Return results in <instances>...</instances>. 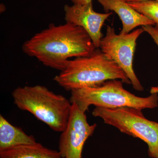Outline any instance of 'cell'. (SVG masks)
<instances>
[{
  "mask_svg": "<svg viewBox=\"0 0 158 158\" xmlns=\"http://www.w3.org/2000/svg\"><path fill=\"white\" fill-rule=\"evenodd\" d=\"M97 49L83 28L66 23L48 27L34 35L22 46L23 52L44 65L62 71L71 58L88 56Z\"/></svg>",
  "mask_w": 158,
  "mask_h": 158,
  "instance_id": "1",
  "label": "cell"
},
{
  "mask_svg": "<svg viewBox=\"0 0 158 158\" xmlns=\"http://www.w3.org/2000/svg\"><path fill=\"white\" fill-rule=\"evenodd\" d=\"M54 80L65 90L71 91L95 87L110 80H120L127 85L131 84L123 70L100 48L88 56L69 60Z\"/></svg>",
  "mask_w": 158,
  "mask_h": 158,
  "instance_id": "2",
  "label": "cell"
},
{
  "mask_svg": "<svg viewBox=\"0 0 158 158\" xmlns=\"http://www.w3.org/2000/svg\"><path fill=\"white\" fill-rule=\"evenodd\" d=\"M12 96L19 109L30 112L55 131L62 132L67 126L72 104L62 95L37 85L16 88Z\"/></svg>",
  "mask_w": 158,
  "mask_h": 158,
  "instance_id": "3",
  "label": "cell"
},
{
  "mask_svg": "<svg viewBox=\"0 0 158 158\" xmlns=\"http://www.w3.org/2000/svg\"><path fill=\"white\" fill-rule=\"evenodd\" d=\"M70 101L85 113L91 105L108 109L131 107L143 110L158 107V94L139 97L125 90L122 81L110 80L95 87L72 90Z\"/></svg>",
  "mask_w": 158,
  "mask_h": 158,
  "instance_id": "4",
  "label": "cell"
},
{
  "mask_svg": "<svg viewBox=\"0 0 158 158\" xmlns=\"http://www.w3.org/2000/svg\"><path fill=\"white\" fill-rule=\"evenodd\" d=\"M142 110L131 107H96L92 113L94 117H100L105 123L117 128L121 132L144 141L148 146L150 157L158 158V123L145 118Z\"/></svg>",
  "mask_w": 158,
  "mask_h": 158,
  "instance_id": "5",
  "label": "cell"
},
{
  "mask_svg": "<svg viewBox=\"0 0 158 158\" xmlns=\"http://www.w3.org/2000/svg\"><path fill=\"white\" fill-rule=\"evenodd\" d=\"M144 32V29L141 28L128 34H117L113 27L107 26L106 35L102 38L99 48L123 70L133 88L138 91H143L144 88L134 72L133 59L136 41Z\"/></svg>",
  "mask_w": 158,
  "mask_h": 158,
  "instance_id": "6",
  "label": "cell"
},
{
  "mask_svg": "<svg viewBox=\"0 0 158 158\" xmlns=\"http://www.w3.org/2000/svg\"><path fill=\"white\" fill-rule=\"evenodd\" d=\"M72 104L68 124L59 139V152L62 158H82L84 144L97 125L89 124L85 112L75 104Z\"/></svg>",
  "mask_w": 158,
  "mask_h": 158,
  "instance_id": "7",
  "label": "cell"
},
{
  "mask_svg": "<svg viewBox=\"0 0 158 158\" xmlns=\"http://www.w3.org/2000/svg\"><path fill=\"white\" fill-rule=\"evenodd\" d=\"M65 22L81 27L91 37L97 48H99L103 38L102 28L112 12L100 13L94 10L92 3L85 5H65L64 7Z\"/></svg>",
  "mask_w": 158,
  "mask_h": 158,
  "instance_id": "8",
  "label": "cell"
},
{
  "mask_svg": "<svg viewBox=\"0 0 158 158\" xmlns=\"http://www.w3.org/2000/svg\"><path fill=\"white\" fill-rule=\"evenodd\" d=\"M106 13L114 11L121 19L123 28L120 34L129 33L138 26L154 25L155 23L138 12L125 0H98Z\"/></svg>",
  "mask_w": 158,
  "mask_h": 158,
  "instance_id": "9",
  "label": "cell"
},
{
  "mask_svg": "<svg viewBox=\"0 0 158 158\" xmlns=\"http://www.w3.org/2000/svg\"><path fill=\"white\" fill-rule=\"evenodd\" d=\"M36 142L34 137L27 135L21 128L12 125L0 115V152Z\"/></svg>",
  "mask_w": 158,
  "mask_h": 158,
  "instance_id": "10",
  "label": "cell"
},
{
  "mask_svg": "<svg viewBox=\"0 0 158 158\" xmlns=\"http://www.w3.org/2000/svg\"><path fill=\"white\" fill-rule=\"evenodd\" d=\"M0 158H62L59 151L40 143L25 144L0 152Z\"/></svg>",
  "mask_w": 158,
  "mask_h": 158,
  "instance_id": "11",
  "label": "cell"
},
{
  "mask_svg": "<svg viewBox=\"0 0 158 158\" xmlns=\"http://www.w3.org/2000/svg\"><path fill=\"white\" fill-rule=\"evenodd\" d=\"M132 8L151 20L158 29V1L146 0L127 3Z\"/></svg>",
  "mask_w": 158,
  "mask_h": 158,
  "instance_id": "12",
  "label": "cell"
},
{
  "mask_svg": "<svg viewBox=\"0 0 158 158\" xmlns=\"http://www.w3.org/2000/svg\"><path fill=\"white\" fill-rule=\"evenodd\" d=\"M145 32H147L153 40L158 47V29L151 25L142 26ZM150 93L158 94V87H152L151 88Z\"/></svg>",
  "mask_w": 158,
  "mask_h": 158,
  "instance_id": "13",
  "label": "cell"
},
{
  "mask_svg": "<svg viewBox=\"0 0 158 158\" xmlns=\"http://www.w3.org/2000/svg\"><path fill=\"white\" fill-rule=\"evenodd\" d=\"M73 5H85L92 3V0H70Z\"/></svg>",
  "mask_w": 158,
  "mask_h": 158,
  "instance_id": "14",
  "label": "cell"
},
{
  "mask_svg": "<svg viewBox=\"0 0 158 158\" xmlns=\"http://www.w3.org/2000/svg\"><path fill=\"white\" fill-rule=\"evenodd\" d=\"M127 3L131 2H141V1H146V0H125ZM155 1H158V0H155Z\"/></svg>",
  "mask_w": 158,
  "mask_h": 158,
  "instance_id": "15",
  "label": "cell"
}]
</instances>
